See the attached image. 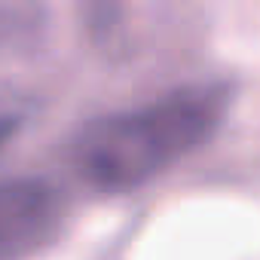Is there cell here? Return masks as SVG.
<instances>
[{"mask_svg": "<svg viewBox=\"0 0 260 260\" xmlns=\"http://www.w3.org/2000/svg\"><path fill=\"white\" fill-rule=\"evenodd\" d=\"M223 104L220 89L190 86L104 116L77 138L74 166L95 190H135L202 147L223 119Z\"/></svg>", "mask_w": 260, "mask_h": 260, "instance_id": "6da1fadb", "label": "cell"}, {"mask_svg": "<svg viewBox=\"0 0 260 260\" xmlns=\"http://www.w3.org/2000/svg\"><path fill=\"white\" fill-rule=\"evenodd\" d=\"M58 196L43 181H0V260H19L49 239Z\"/></svg>", "mask_w": 260, "mask_h": 260, "instance_id": "7a4b0ae2", "label": "cell"}]
</instances>
